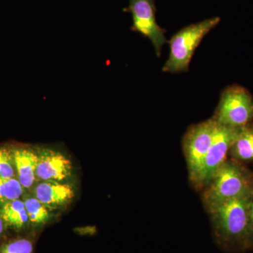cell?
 Returning <instances> with one entry per match:
<instances>
[{
  "label": "cell",
  "instance_id": "obj_4",
  "mask_svg": "<svg viewBox=\"0 0 253 253\" xmlns=\"http://www.w3.org/2000/svg\"><path fill=\"white\" fill-rule=\"evenodd\" d=\"M217 124L239 128L253 122V96L238 84L228 86L221 92L214 116Z\"/></svg>",
  "mask_w": 253,
  "mask_h": 253
},
{
  "label": "cell",
  "instance_id": "obj_8",
  "mask_svg": "<svg viewBox=\"0 0 253 253\" xmlns=\"http://www.w3.org/2000/svg\"><path fill=\"white\" fill-rule=\"evenodd\" d=\"M37 181L64 182L72 174V163L62 153L51 149L38 150Z\"/></svg>",
  "mask_w": 253,
  "mask_h": 253
},
{
  "label": "cell",
  "instance_id": "obj_16",
  "mask_svg": "<svg viewBox=\"0 0 253 253\" xmlns=\"http://www.w3.org/2000/svg\"><path fill=\"white\" fill-rule=\"evenodd\" d=\"M33 251V246L31 241L21 239L4 245L0 249V253H32Z\"/></svg>",
  "mask_w": 253,
  "mask_h": 253
},
{
  "label": "cell",
  "instance_id": "obj_14",
  "mask_svg": "<svg viewBox=\"0 0 253 253\" xmlns=\"http://www.w3.org/2000/svg\"><path fill=\"white\" fill-rule=\"evenodd\" d=\"M24 191L17 178L4 179L0 177V206L5 203L20 199L23 196Z\"/></svg>",
  "mask_w": 253,
  "mask_h": 253
},
{
  "label": "cell",
  "instance_id": "obj_6",
  "mask_svg": "<svg viewBox=\"0 0 253 253\" xmlns=\"http://www.w3.org/2000/svg\"><path fill=\"white\" fill-rule=\"evenodd\" d=\"M239 128L229 127L217 123L212 145L204 158L199 174L191 184L196 191L201 192L228 159L229 150Z\"/></svg>",
  "mask_w": 253,
  "mask_h": 253
},
{
  "label": "cell",
  "instance_id": "obj_11",
  "mask_svg": "<svg viewBox=\"0 0 253 253\" xmlns=\"http://www.w3.org/2000/svg\"><path fill=\"white\" fill-rule=\"evenodd\" d=\"M229 157L243 163L253 161V122L239 128Z\"/></svg>",
  "mask_w": 253,
  "mask_h": 253
},
{
  "label": "cell",
  "instance_id": "obj_3",
  "mask_svg": "<svg viewBox=\"0 0 253 253\" xmlns=\"http://www.w3.org/2000/svg\"><path fill=\"white\" fill-rule=\"evenodd\" d=\"M219 22V17L208 18L186 26L175 33L168 41L170 52L163 66V72L179 73L189 71L190 62L195 51L205 36Z\"/></svg>",
  "mask_w": 253,
  "mask_h": 253
},
{
  "label": "cell",
  "instance_id": "obj_13",
  "mask_svg": "<svg viewBox=\"0 0 253 253\" xmlns=\"http://www.w3.org/2000/svg\"><path fill=\"white\" fill-rule=\"evenodd\" d=\"M23 197L30 222L36 225H41L49 221L51 210L45 205L43 204L33 194L24 195Z\"/></svg>",
  "mask_w": 253,
  "mask_h": 253
},
{
  "label": "cell",
  "instance_id": "obj_1",
  "mask_svg": "<svg viewBox=\"0 0 253 253\" xmlns=\"http://www.w3.org/2000/svg\"><path fill=\"white\" fill-rule=\"evenodd\" d=\"M252 196L231 200L208 213L216 241L227 251L251 249L249 209Z\"/></svg>",
  "mask_w": 253,
  "mask_h": 253
},
{
  "label": "cell",
  "instance_id": "obj_7",
  "mask_svg": "<svg viewBox=\"0 0 253 253\" xmlns=\"http://www.w3.org/2000/svg\"><path fill=\"white\" fill-rule=\"evenodd\" d=\"M124 11L131 14V31L149 39L154 46L156 55L160 57L162 47L168 41L166 30L161 28L156 21L154 0H129V5Z\"/></svg>",
  "mask_w": 253,
  "mask_h": 253
},
{
  "label": "cell",
  "instance_id": "obj_5",
  "mask_svg": "<svg viewBox=\"0 0 253 253\" xmlns=\"http://www.w3.org/2000/svg\"><path fill=\"white\" fill-rule=\"evenodd\" d=\"M217 123L212 118L188 127L181 140L190 184H192L215 134Z\"/></svg>",
  "mask_w": 253,
  "mask_h": 253
},
{
  "label": "cell",
  "instance_id": "obj_12",
  "mask_svg": "<svg viewBox=\"0 0 253 253\" xmlns=\"http://www.w3.org/2000/svg\"><path fill=\"white\" fill-rule=\"evenodd\" d=\"M0 217L6 225L17 230L23 229L30 222L24 202L21 199L13 200L1 205Z\"/></svg>",
  "mask_w": 253,
  "mask_h": 253
},
{
  "label": "cell",
  "instance_id": "obj_18",
  "mask_svg": "<svg viewBox=\"0 0 253 253\" xmlns=\"http://www.w3.org/2000/svg\"><path fill=\"white\" fill-rule=\"evenodd\" d=\"M4 222L3 221L1 218L0 217V236L1 235V234L3 233V231H4Z\"/></svg>",
  "mask_w": 253,
  "mask_h": 253
},
{
  "label": "cell",
  "instance_id": "obj_17",
  "mask_svg": "<svg viewBox=\"0 0 253 253\" xmlns=\"http://www.w3.org/2000/svg\"><path fill=\"white\" fill-rule=\"evenodd\" d=\"M250 236H251V249H253V194L250 203L249 209Z\"/></svg>",
  "mask_w": 253,
  "mask_h": 253
},
{
  "label": "cell",
  "instance_id": "obj_9",
  "mask_svg": "<svg viewBox=\"0 0 253 253\" xmlns=\"http://www.w3.org/2000/svg\"><path fill=\"white\" fill-rule=\"evenodd\" d=\"M33 195L52 211L66 207L71 203L75 197V191L67 183L40 181L34 186Z\"/></svg>",
  "mask_w": 253,
  "mask_h": 253
},
{
  "label": "cell",
  "instance_id": "obj_10",
  "mask_svg": "<svg viewBox=\"0 0 253 253\" xmlns=\"http://www.w3.org/2000/svg\"><path fill=\"white\" fill-rule=\"evenodd\" d=\"M14 158L16 178L23 189H33L38 181L36 168L38 164V151L28 146L11 148Z\"/></svg>",
  "mask_w": 253,
  "mask_h": 253
},
{
  "label": "cell",
  "instance_id": "obj_15",
  "mask_svg": "<svg viewBox=\"0 0 253 253\" xmlns=\"http://www.w3.org/2000/svg\"><path fill=\"white\" fill-rule=\"evenodd\" d=\"M0 177L4 179L16 178L11 148L0 146Z\"/></svg>",
  "mask_w": 253,
  "mask_h": 253
},
{
  "label": "cell",
  "instance_id": "obj_2",
  "mask_svg": "<svg viewBox=\"0 0 253 253\" xmlns=\"http://www.w3.org/2000/svg\"><path fill=\"white\" fill-rule=\"evenodd\" d=\"M201 193L208 213L231 200L249 197L253 194V171L228 158Z\"/></svg>",
  "mask_w": 253,
  "mask_h": 253
}]
</instances>
